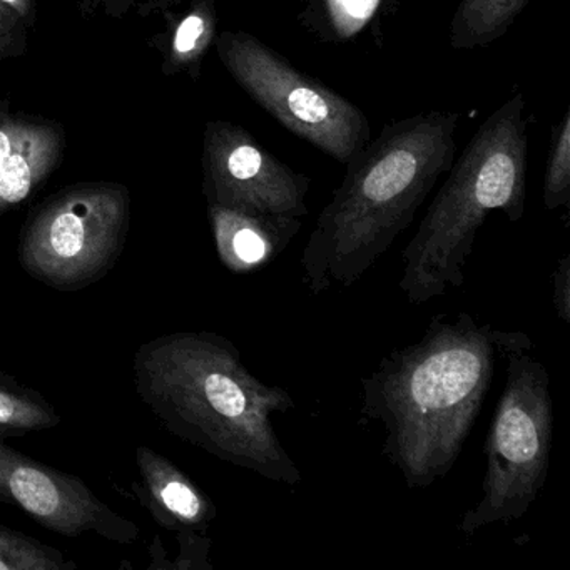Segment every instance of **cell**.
<instances>
[{
  "instance_id": "obj_1",
  "label": "cell",
  "mask_w": 570,
  "mask_h": 570,
  "mask_svg": "<svg viewBox=\"0 0 570 570\" xmlns=\"http://www.w3.org/2000/svg\"><path fill=\"white\" fill-rule=\"evenodd\" d=\"M509 330L469 313L435 315L419 342L360 380V413L385 430L382 453L409 490L449 475L482 412Z\"/></svg>"
},
{
  "instance_id": "obj_2",
  "label": "cell",
  "mask_w": 570,
  "mask_h": 570,
  "mask_svg": "<svg viewBox=\"0 0 570 570\" xmlns=\"http://www.w3.org/2000/svg\"><path fill=\"white\" fill-rule=\"evenodd\" d=\"M132 376L139 400L173 435L272 482L302 483L273 425L295 400L253 375L232 340L215 332L158 336L136 350Z\"/></svg>"
},
{
  "instance_id": "obj_3",
  "label": "cell",
  "mask_w": 570,
  "mask_h": 570,
  "mask_svg": "<svg viewBox=\"0 0 570 570\" xmlns=\"http://www.w3.org/2000/svg\"><path fill=\"white\" fill-rule=\"evenodd\" d=\"M456 126V112H420L386 126L346 163L299 259L312 295L355 285L412 225L455 159Z\"/></svg>"
},
{
  "instance_id": "obj_4",
  "label": "cell",
  "mask_w": 570,
  "mask_h": 570,
  "mask_svg": "<svg viewBox=\"0 0 570 570\" xmlns=\"http://www.w3.org/2000/svg\"><path fill=\"white\" fill-rule=\"evenodd\" d=\"M529 118L515 92L482 122L453 159L415 235L403 248L399 288L426 305L462 288L480 228L493 212L519 223L525 212Z\"/></svg>"
},
{
  "instance_id": "obj_5",
  "label": "cell",
  "mask_w": 570,
  "mask_h": 570,
  "mask_svg": "<svg viewBox=\"0 0 570 570\" xmlns=\"http://www.w3.org/2000/svg\"><path fill=\"white\" fill-rule=\"evenodd\" d=\"M502 360L505 386L487 433L482 495L460 517L459 530L465 537L525 517L549 475L553 436L549 372L537 358L533 340L520 330L507 333Z\"/></svg>"
},
{
  "instance_id": "obj_6",
  "label": "cell",
  "mask_w": 570,
  "mask_h": 570,
  "mask_svg": "<svg viewBox=\"0 0 570 570\" xmlns=\"http://www.w3.org/2000/svg\"><path fill=\"white\" fill-rule=\"evenodd\" d=\"M129 193L112 183L76 186L46 202L19 238L22 269L58 292L105 278L125 252Z\"/></svg>"
},
{
  "instance_id": "obj_7",
  "label": "cell",
  "mask_w": 570,
  "mask_h": 570,
  "mask_svg": "<svg viewBox=\"0 0 570 570\" xmlns=\"http://www.w3.org/2000/svg\"><path fill=\"white\" fill-rule=\"evenodd\" d=\"M216 51L229 75L289 132L340 165H346L372 136L358 106L289 65L248 32L225 31Z\"/></svg>"
},
{
  "instance_id": "obj_8",
  "label": "cell",
  "mask_w": 570,
  "mask_h": 570,
  "mask_svg": "<svg viewBox=\"0 0 570 570\" xmlns=\"http://www.w3.org/2000/svg\"><path fill=\"white\" fill-rule=\"evenodd\" d=\"M203 191L208 205L255 216L306 218L312 179L266 151L252 132L209 122L203 146Z\"/></svg>"
},
{
  "instance_id": "obj_9",
  "label": "cell",
  "mask_w": 570,
  "mask_h": 570,
  "mask_svg": "<svg viewBox=\"0 0 570 570\" xmlns=\"http://www.w3.org/2000/svg\"><path fill=\"white\" fill-rule=\"evenodd\" d=\"M0 429V499L19 507L51 532L95 533L115 543H135L139 527L102 502L81 479L52 469L6 445Z\"/></svg>"
},
{
  "instance_id": "obj_10",
  "label": "cell",
  "mask_w": 570,
  "mask_h": 570,
  "mask_svg": "<svg viewBox=\"0 0 570 570\" xmlns=\"http://www.w3.org/2000/svg\"><path fill=\"white\" fill-rule=\"evenodd\" d=\"M136 465L141 480L132 483V492L161 529L206 533L218 517V507L191 476L151 446L136 449Z\"/></svg>"
},
{
  "instance_id": "obj_11",
  "label": "cell",
  "mask_w": 570,
  "mask_h": 570,
  "mask_svg": "<svg viewBox=\"0 0 570 570\" xmlns=\"http://www.w3.org/2000/svg\"><path fill=\"white\" fill-rule=\"evenodd\" d=\"M61 151L55 126L0 116V213L24 203L55 171Z\"/></svg>"
},
{
  "instance_id": "obj_12",
  "label": "cell",
  "mask_w": 570,
  "mask_h": 570,
  "mask_svg": "<svg viewBox=\"0 0 570 570\" xmlns=\"http://www.w3.org/2000/svg\"><path fill=\"white\" fill-rule=\"evenodd\" d=\"M219 262L235 275H248L278 258L296 238L303 219L255 216L208 205Z\"/></svg>"
},
{
  "instance_id": "obj_13",
  "label": "cell",
  "mask_w": 570,
  "mask_h": 570,
  "mask_svg": "<svg viewBox=\"0 0 570 570\" xmlns=\"http://www.w3.org/2000/svg\"><path fill=\"white\" fill-rule=\"evenodd\" d=\"M530 0H460L450 22V48H485L507 35Z\"/></svg>"
},
{
  "instance_id": "obj_14",
  "label": "cell",
  "mask_w": 570,
  "mask_h": 570,
  "mask_svg": "<svg viewBox=\"0 0 570 570\" xmlns=\"http://www.w3.org/2000/svg\"><path fill=\"white\" fill-rule=\"evenodd\" d=\"M59 423L61 415L41 392L0 370V429L16 435L55 429Z\"/></svg>"
},
{
  "instance_id": "obj_15",
  "label": "cell",
  "mask_w": 570,
  "mask_h": 570,
  "mask_svg": "<svg viewBox=\"0 0 570 570\" xmlns=\"http://www.w3.org/2000/svg\"><path fill=\"white\" fill-rule=\"evenodd\" d=\"M386 4L389 0H309L303 19L325 38L345 42L362 35Z\"/></svg>"
},
{
  "instance_id": "obj_16",
  "label": "cell",
  "mask_w": 570,
  "mask_h": 570,
  "mask_svg": "<svg viewBox=\"0 0 570 570\" xmlns=\"http://www.w3.org/2000/svg\"><path fill=\"white\" fill-rule=\"evenodd\" d=\"M188 11L176 24L169 41V65L176 71H191L216 39L215 0H189Z\"/></svg>"
},
{
  "instance_id": "obj_17",
  "label": "cell",
  "mask_w": 570,
  "mask_h": 570,
  "mask_svg": "<svg viewBox=\"0 0 570 570\" xmlns=\"http://www.w3.org/2000/svg\"><path fill=\"white\" fill-rule=\"evenodd\" d=\"M78 563L66 559L55 547L11 527L0 525V570H76Z\"/></svg>"
},
{
  "instance_id": "obj_18",
  "label": "cell",
  "mask_w": 570,
  "mask_h": 570,
  "mask_svg": "<svg viewBox=\"0 0 570 570\" xmlns=\"http://www.w3.org/2000/svg\"><path fill=\"white\" fill-rule=\"evenodd\" d=\"M570 205V109L553 125L543 175V206L547 212Z\"/></svg>"
},
{
  "instance_id": "obj_19",
  "label": "cell",
  "mask_w": 570,
  "mask_h": 570,
  "mask_svg": "<svg viewBox=\"0 0 570 570\" xmlns=\"http://www.w3.org/2000/svg\"><path fill=\"white\" fill-rule=\"evenodd\" d=\"M179 542V556L171 562V569L176 570H213L209 562L212 540L205 533L196 530H179L176 532Z\"/></svg>"
},
{
  "instance_id": "obj_20",
  "label": "cell",
  "mask_w": 570,
  "mask_h": 570,
  "mask_svg": "<svg viewBox=\"0 0 570 570\" xmlns=\"http://www.w3.org/2000/svg\"><path fill=\"white\" fill-rule=\"evenodd\" d=\"M553 308L566 325L570 323V256L566 255L557 263L553 272Z\"/></svg>"
},
{
  "instance_id": "obj_21",
  "label": "cell",
  "mask_w": 570,
  "mask_h": 570,
  "mask_svg": "<svg viewBox=\"0 0 570 570\" xmlns=\"http://www.w3.org/2000/svg\"><path fill=\"white\" fill-rule=\"evenodd\" d=\"M14 14V11L0 2V56H4L16 45L18 21Z\"/></svg>"
},
{
  "instance_id": "obj_22",
  "label": "cell",
  "mask_w": 570,
  "mask_h": 570,
  "mask_svg": "<svg viewBox=\"0 0 570 570\" xmlns=\"http://www.w3.org/2000/svg\"><path fill=\"white\" fill-rule=\"evenodd\" d=\"M0 2L21 18H28L29 11H31V0H0Z\"/></svg>"
},
{
  "instance_id": "obj_23",
  "label": "cell",
  "mask_w": 570,
  "mask_h": 570,
  "mask_svg": "<svg viewBox=\"0 0 570 570\" xmlns=\"http://www.w3.org/2000/svg\"><path fill=\"white\" fill-rule=\"evenodd\" d=\"M0 503H4V502H2V499H0Z\"/></svg>"
}]
</instances>
